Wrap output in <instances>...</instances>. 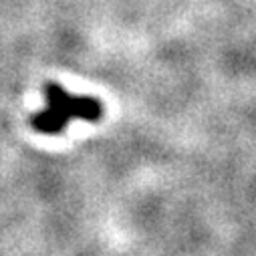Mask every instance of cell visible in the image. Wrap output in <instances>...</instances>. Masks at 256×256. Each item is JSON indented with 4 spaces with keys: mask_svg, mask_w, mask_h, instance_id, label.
<instances>
[{
    "mask_svg": "<svg viewBox=\"0 0 256 256\" xmlns=\"http://www.w3.org/2000/svg\"><path fill=\"white\" fill-rule=\"evenodd\" d=\"M46 103L48 109L34 115L32 125L44 134H56L62 127H67L73 119H87L97 121L101 117V105L97 99L91 97H73L67 91L58 89L54 83L46 87Z\"/></svg>",
    "mask_w": 256,
    "mask_h": 256,
    "instance_id": "1",
    "label": "cell"
}]
</instances>
